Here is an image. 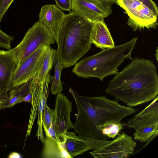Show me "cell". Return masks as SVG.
<instances>
[{
	"mask_svg": "<svg viewBox=\"0 0 158 158\" xmlns=\"http://www.w3.org/2000/svg\"><path fill=\"white\" fill-rule=\"evenodd\" d=\"M115 75L105 93L130 107L153 100L158 95L156 68L151 60L135 57Z\"/></svg>",
	"mask_w": 158,
	"mask_h": 158,
	"instance_id": "obj_1",
	"label": "cell"
},
{
	"mask_svg": "<svg viewBox=\"0 0 158 158\" xmlns=\"http://www.w3.org/2000/svg\"><path fill=\"white\" fill-rule=\"evenodd\" d=\"M77 113L73 124L78 135L97 141L107 140L99 130V126L110 120L120 122L125 117L136 113L137 110L122 105L117 101L110 100L105 96L87 97L79 95L73 91Z\"/></svg>",
	"mask_w": 158,
	"mask_h": 158,
	"instance_id": "obj_2",
	"label": "cell"
},
{
	"mask_svg": "<svg viewBox=\"0 0 158 158\" xmlns=\"http://www.w3.org/2000/svg\"><path fill=\"white\" fill-rule=\"evenodd\" d=\"M93 20L71 11L65 14L56 51L64 68L75 65L91 48Z\"/></svg>",
	"mask_w": 158,
	"mask_h": 158,
	"instance_id": "obj_3",
	"label": "cell"
},
{
	"mask_svg": "<svg viewBox=\"0 0 158 158\" xmlns=\"http://www.w3.org/2000/svg\"><path fill=\"white\" fill-rule=\"evenodd\" d=\"M137 39L134 37L125 43L84 58L75 64L72 72L79 77H95L102 81L106 77L116 74L118 67L126 59H132L131 53Z\"/></svg>",
	"mask_w": 158,
	"mask_h": 158,
	"instance_id": "obj_4",
	"label": "cell"
},
{
	"mask_svg": "<svg viewBox=\"0 0 158 158\" xmlns=\"http://www.w3.org/2000/svg\"><path fill=\"white\" fill-rule=\"evenodd\" d=\"M55 41L50 31L39 20L28 30L21 41L14 48L18 65L39 48L50 46Z\"/></svg>",
	"mask_w": 158,
	"mask_h": 158,
	"instance_id": "obj_5",
	"label": "cell"
},
{
	"mask_svg": "<svg viewBox=\"0 0 158 158\" xmlns=\"http://www.w3.org/2000/svg\"><path fill=\"white\" fill-rule=\"evenodd\" d=\"M115 2L127 15V24L134 31L144 28H156L158 16L139 0H116Z\"/></svg>",
	"mask_w": 158,
	"mask_h": 158,
	"instance_id": "obj_6",
	"label": "cell"
},
{
	"mask_svg": "<svg viewBox=\"0 0 158 158\" xmlns=\"http://www.w3.org/2000/svg\"><path fill=\"white\" fill-rule=\"evenodd\" d=\"M113 141L90 152L95 158H127L133 155L136 143L132 137L122 132Z\"/></svg>",
	"mask_w": 158,
	"mask_h": 158,
	"instance_id": "obj_7",
	"label": "cell"
},
{
	"mask_svg": "<svg viewBox=\"0 0 158 158\" xmlns=\"http://www.w3.org/2000/svg\"><path fill=\"white\" fill-rule=\"evenodd\" d=\"M48 47L39 48L18 66L13 79L12 88L29 80L40 69Z\"/></svg>",
	"mask_w": 158,
	"mask_h": 158,
	"instance_id": "obj_8",
	"label": "cell"
},
{
	"mask_svg": "<svg viewBox=\"0 0 158 158\" xmlns=\"http://www.w3.org/2000/svg\"><path fill=\"white\" fill-rule=\"evenodd\" d=\"M14 48L0 50V102L6 99L12 88L13 79L18 65Z\"/></svg>",
	"mask_w": 158,
	"mask_h": 158,
	"instance_id": "obj_9",
	"label": "cell"
},
{
	"mask_svg": "<svg viewBox=\"0 0 158 158\" xmlns=\"http://www.w3.org/2000/svg\"><path fill=\"white\" fill-rule=\"evenodd\" d=\"M72 11L92 20L104 19L112 12L111 4L106 1L71 0Z\"/></svg>",
	"mask_w": 158,
	"mask_h": 158,
	"instance_id": "obj_10",
	"label": "cell"
},
{
	"mask_svg": "<svg viewBox=\"0 0 158 158\" xmlns=\"http://www.w3.org/2000/svg\"><path fill=\"white\" fill-rule=\"evenodd\" d=\"M72 106V102L64 94L61 93L57 94L52 125L60 136L65 134L68 130L73 128L70 118Z\"/></svg>",
	"mask_w": 158,
	"mask_h": 158,
	"instance_id": "obj_11",
	"label": "cell"
},
{
	"mask_svg": "<svg viewBox=\"0 0 158 158\" xmlns=\"http://www.w3.org/2000/svg\"><path fill=\"white\" fill-rule=\"evenodd\" d=\"M61 137L64 139V148L71 158L89 150H94L110 141L90 139L77 135L74 132L68 131Z\"/></svg>",
	"mask_w": 158,
	"mask_h": 158,
	"instance_id": "obj_12",
	"label": "cell"
},
{
	"mask_svg": "<svg viewBox=\"0 0 158 158\" xmlns=\"http://www.w3.org/2000/svg\"><path fill=\"white\" fill-rule=\"evenodd\" d=\"M46 138L42 154L44 158H71L64 148V139L55 131L52 124L48 129L42 123Z\"/></svg>",
	"mask_w": 158,
	"mask_h": 158,
	"instance_id": "obj_13",
	"label": "cell"
},
{
	"mask_svg": "<svg viewBox=\"0 0 158 158\" xmlns=\"http://www.w3.org/2000/svg\"><path fill=\"white\" fill-rule=\"evenodd\" d=\"M65 15L54 4L44 6L41 8L39 14V21L44 24L49 29L56 42Z\"/></svg>",
	"mask_w": 158,
	"mask_h": 158,
	"instance_id": "obj_14",
	"label": "cell"
},
{
	"mask_svg": "<svg viewBox=\"0 0 158 158\" xmlns=\"http://www.w3.org/2000/svg\"><path fill=\"white\" fill-rule=\"evenodd\" d=\"M158 97L143 110L129 120L126 125L135 129L158 125Z\"/></svg>",
	"mask_w": 158,
	"mask_h": 158,
	"instance_id": "obj_15",
	"label": "cell"
},
{
	"mask_svg": "<svg viewBox=\"0 0 158 158\" xmlns=\"http://www.w3.org/2000/svg\"><path fill=\"white\" fill-rule=\"evenodd\" d=\"M104 19L93 20L91 43L102 50L115 46L114 42Z\"/></svg>",
	"mask_w": 158,
	"mask_h": 158,
	"instance_id": "obj_16",
	"label": "cell"
},
{
	"mask_svg": "<svg viewBox=\"0 0 158 158\" xmlns=\"http://www.w3.org/2000/svg\"><path fill=\"white\" fill-rule=\"evenodd\" d=\"M33 80V77L26 82L11 89L7 98L0 102V110L6 108H11L20 102L21 100L30 92Z\"/></svg>",
	"mask_w": 158,
	"mask_h": 158,
	"instance_id": "obj_17",
	"label": "cell"
},
{
	"mask_svg": "<svg viewBox=\"0 0 158 158\" xmlns=\"http://www.w3.org/2000/svg\"><path fill=\"white\" fill-rule=\"evenodd\" d=\"M42 84L37 82L33 77V80L31 86V92L32 95V102L31 104V108L26 139L30 135L34 121L38 114V106L41 97Z\"/></svg>",
	"mask_w": 158,
	"mask_h": 158,
	"instance_id": "obj_18",
	"label": "cell"
},
{
	"mask_svg": "<svg viewBox=\"0 0 158 158\" xmlns=\"http://www.w3.org/2000/svg\"><path fill=\"white\" fill-rule=\"evenodd\" d=\"M50 73L47 77L46 81L42 84V92L40 100L39 105L38 111L37 124L38 129L36 136L38 139L44 143L45 138L43 134L42 126V116L44 107L48 95L49 88L48 85L50 82Z\"/></svg>",
	"mask_w": 158,
	"mask_h": 158,
	"instance_id": "obj_19",
	"label": "cell"
},
{
	"mask_svg": "<svg viewBox=\"0 0 158 158\" xmlns=\"http://www.w3.org/2000/svg\"><path fill=\"white\" fill-rule=\"evenodd\" d=\"M57 55L56 51L49 46L40 69L33 76L37 82L42 84L46 81Z\"/></svg>",
	"mask_w": 158,
	"mask_h": 158,
	"instance_id": "obj_20",
	"label": "cell"
},
{
	"mask_svg": "<svg viewBox=\"0 0 158 158\" xmlns=\"http://www.w3.org/2000/svg\"><path fill=\"white\" fill-rule=\"evenodd\" d=\"M100 132L109 138L114 139L123 129V125L120 122L110 120L105 122L98 127Z\"/></svg>",
	"mask_w": 158,
	"mask_h": 158,
	"instance_id": "obj_21",
	"label": "cell"
},
{
	"mask_svg": "<svg viewBox=\"0 0 158 158\" xmlns=\"http://www.w3.org/2000/svg\"><path fill=\"white\" fill-rule=\"evenodd\" d=\"M55 72L54 79L51 85V91L53 95H57L63 90L61 81V74L64 68L57 55L55 60Z\"/></svg>",
	"mask_w": 158,
	"mask_h": 158,
	"instance_id": "obj_22",
	"label": "cell"
},
{
	"mask_svg": "<svg viewBox=\"0 0 158 158\" xmlns=\"http://www.w3.org/2000/svg\"><path fill=\"white\" fill-rule=\"evenodd\" d=\"M158 127L154 125L135 129L134 139L140 142H147L158 131Z\"/></svg>",
	"mask_w": 158,
	"mask_h": 158,
	"instance_id": "obj_23",
	"label": "cell"
},
{
	"mask_svg": "<svg viewBox=\"0 0 158 158\" xmlns=\"http://www.w3.org/2000/svg\"><path fill=\"white\" fill-rule=\"evenodd\" d=\"M54 119V110L49 108L46 103L43 112L42 123L47 129L52 124Z\"/></svg>",
	"mask_w": 158,
	"mask_h": 158,
	"instance_id": "obj_24",
	"label": "cell"
},
{
	"mask_svg": "<svg viewBox=\"0 0 158 158\" xmlns=\"http://www.w3.org/2000/svg\"><path fill=\"white\" fill-rule=\"evenodd\" d=\"M14 39V36L6 34L0 29V48L11 49V43Z\"/></svg>",
	"mask_w": 158,
	"mask_h": 158,
	"instance_id": "obj_25",
	"label": "cell"
},
{
	"mask_svg": "<svg viewBox=\"0 0 158 158\" xmlns=\"http://www.w3.org/2000/svg\"><path fill=\"white\" fill-rule=\"evenodd\" d=\"M14 0H0V24L4 15Z\"/></svg>",
	"mask_w": 158,
	"mask_h": 158,
	"instance_id": "obj_26",
	"label": "cell"
},
{
	"mask_svg": "<svg viewBox=\"0 0 158 158\" xmlns=\"http://www.w3.org/2000/svg\"><path fill=\"white\" fill-rule=\"evenodd\" d=\"M56 6L61 10L71 12V0H55Z\"/></svg>",
	"mask_w": 158,
	"mask_h": 158,
	"instance_id": "obj_27",
	"label": "cell"
},
{
	"mask_svg": "<svg viewBox=\"0 0 158 158\" xmlns=\"http://www.w3.org/2000/svg\"><path fill=\"white\" fill-rule=\"evenodd\" d=\"M150 9L157 16L158 10L156 3L152 0H138Z\"/></svg>",
	"mask_w": 158,
	"mask_h": 158,
	"instance_id": "obj_28",
	"label": "cell"
},
{
	"mask_svg": "<svg viewBox=\"0 0 158 158\" xmlns=\"http://www.w3.org/2000/svg\"><path fill=\"white\" fill-rule=\"evenodd\" d=\"M32 95L31 92V90L30 92L21 100L20 102H28L31 104L32 102Z\"/></svg>",
	"mask_w": 158,
	"mask_h": 158,
	"instance_id": "obj_29",
	"label": "cell"
},
{
	"mask_svg": "<svg viewBox=\"0 0 158 158\" xmlns=\"http://www.w3.org/2000/svg\"><path fill=\"white\" fill-rule=\"evenodd\" d=\"M107 1L112 4L115 2L116 0H107Z\"/></svg>",
	"mask_w": 158,
	"mask_h": 158,
	"instance_id": "obj_30",
	"label": "cell"
},
{
	"mask_svg": "<svg viewBox=\"0 0 158 158\" xmlns=\"http://www.w3.org/2000/svg\"><path fill=\"white\" fill-rule=\"evenodd\" d=\"M156 58L157 60H158V59H157L158 58V57H157V56H158V49L157 48L156 49Z\"/></svg>",
	"mask_w": 158,
	"mask_h": 158,
	"instance_id": "obj_31",
	"label": "cell"
},
{
	"mask_svg": "<svg viewBox=\"0 0 158 158\" xmlns=\"http://www.w3.org/2000/svg\"><path fill=\"white\" fill-rule=\"evenodd\" d=\"M98 0L101 1H107V0Z\"/></svg>",
	"mask_w": 158,
	"mask_h": 158,
	"instance_id": "obj_32",
	"label": "cell"
}]
</instances>
